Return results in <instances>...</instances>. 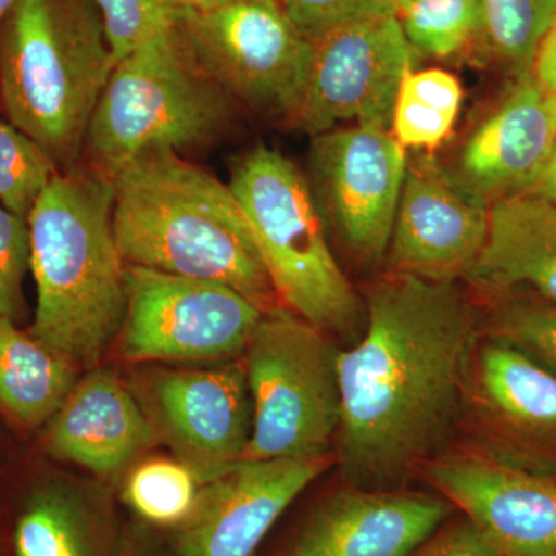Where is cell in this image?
<instances>
[{
	"instance_id": "cell-1",
	"label": "cell",
	"mask_w": 556,
	"mask_h": 556,
	"mask_svg": "<svg viewBox=\"0 0 556 556\" xmlns=\"http://www.w3.org/2000/svg\"><path fill=\"white\" fill-rule=\"evenodd\" d=\"M364 303V336L339 353L336 447L350 485L397 490L455 433L482 325L457 281L388 273Z\"/></svg>"
},
{
	"instance_id": "cell-2",
	"label": "cell",
	"mask_w": 556,
	"mask_h": 556,
	"mask_svg": "<svg viewBox=\"0 0 556 556\" xmlns=\"http://www.w3.org/2000/svg\"><path fill=\"white\" fill-rule=\"evenodd\" d=\"M113 230L126 265L215 281L263 311L277 295L229 185L178 153H150L113 178Z\"/></svg>"
},
{
	"instance_id": "cell-3",
	"label": "cell",
	"mask_w": 556,
	"mask_h": 556,
	"mask_svg": "<svg viewBox=\"0 0 556 556\" xmlns=\"http://www.w3.org/2000/svg\"><path fill=\"white\" fill-rule=\"evenodd\" d=\"M113 179L60 172L28 217L38 303L30 334L75 367L116 342L127 308L126 262L113 230Z\"/></svg>"
},
{
	"instance_id": "cell-4",
	"label": "cell",
	"mask_w": 556,
	"mask_h": 556,
	"mask_svg": "<svg viewBox=\"0 0 556 556\" xmlns=\"http://www.w3.org/2000/svg\"><path fill=\"white\" fill-rule=\"evenodd\" d=\"M115 65L93 0H20L0 21V105L61 172L84 152Z\"/></svg>"
},
{
	"instance_id": "cell-5",
	"label": "cell",
	"mask_w": 556,
	"mask_h": 556,
	"mask_svg": "<svg viewBox=\"0 0 556 556\" xmlns=\"http://www.w3.org/2000/svg\"><path fill=\"white\" fill-rule=\"evenodd\" d=\"M228 185L281 306L327 334L353 338L364 299L334 257L308 177L258 144L236 161Z\"/></svg>"
},
{
	"instance_id": "cell-6",
	"label": "cell",
	"mask_w": 556,
	"mask_h": 556,
	"mask_svg": "<svg viewBox=\"0 0 556 556\" xmlns=\"http://www.w3.org/2000/svg\"><path fill=\"white\" fill-rule=\"evenodd\" d=\"M232 101L207 78L172 30L116 62L91 116L84 155L115 178L150 153H178L214 141Z\"/></svg>"
},
{
	"instance_id": "cell-7",
	"label": "cell",
	"mask_w": 556,
	"mask_h": 556,
	"mask_svg": "<svg viewBox=\"0 0 556 556\" xmlns=\"http://www.w3.org/2000/svg\"><path fill=\"white\" fill-rule=\"evenodd\" d=\"M338 346L291 311H265L244 350L252 433L241 460L320 459L342 415Z\"/></svg>"
},
{
	"instance_id": "cell-8",
	"label": "cell",
	"mask_w": 556,
	"mask_h": 556,
	"mask_svg": "<svg viewBox=\"0 0 556 556\" xmlns=\"http://www.w3.org/2000/svg\"><path fill=\"white\" fill-rule=\"evenodd\" d=\"M175 35L208 79L260 118L295 123L313 61L278 0H212L179 9Z\"/></svg>"
},
{
	"instance_id": "cell-9",
	"label": "cell",
	"mask_w": 556,
	"mask_h": 556,
	"mask_svg": "<svg viewBox=\"0 0 556 556\" xmlns=\"http://www.w3.org/2000/svg\"><path fill=\"white\" fill-rule=\"evenodd\" d=\"M116 346L134 362L228 361L247 350L265 311L215 281L126 265Z\"/></svg>"
},
{
	"instance_id": "cell-10",
	"label": "cell",
	"mask_w": 556,
	"mask_h": 556,
	"mask_svg": "<svg viewBox=\"0 0 556 556\" xmlns=\"http://www.w3.org/2000/svg\"><path fill=\"white\" fill-rule=\"evenodd\" d=\"M407 169V149L391 130L351 126L313 137L311 189L328 232L362 265L387 258Z\"/></svg>"
},
{
	"instance_id": "cell-11",
	"label": "cell",
	"mask_w": 556,
	"mask_h": 556,
	"mask_svg": "<svg viewBox=\"0 0 556 556\" xmlns=\"http://www.w3.org/2000/svg\"><path fill=\"white\" fill-rule=\"evenodd\" d=\"M413 54L397 16L356 22L314 40L308 90L295 124L311 137L348 121L391 130Z\"/></svg>"
},
{
	"instance_id": "cell-12",
	"label": "cell",
	"mask_w": 556,
	"mask_h": 556,
	"mask_svg": "<svg viewBox=\"0 0 556 556\" xmlns=\"http://www.w3.org/2000/svg\"><path fill=\"white\" fill-rule=\"evenodd\" d=\"M426 470L501 556H556V475L489 450L441 455Z\"/></svg>"
},
{
	"instance_id": "cell-13",
	"label": "cell",
	"mask_w": 556,
	"mask_h": 556,
	"mask_svg": "<svg viewBox=\"0 0 556 556\" xmlns=\"http://www.w3.org/2000/svg\"><path fill=\"white\" fill-rule=\"evenodd\" d=\"M144 390V412L160 441L169 445L201 485L243 459L252 433L243 362L155 372Z\"/></svg>"
},
{
	"instance_id": "cell-14",
	"label": "cell",
	"mask_w": 556,
	"mask_h": 556,
	"mask_svg": "<svg viewBox=\"0 0 556 556\" xmlns=\"http://www.w3.org/2000/svg\"><path fill=\"white\" fill-rule=\"evenodd\" d=\"M331 464L320 459L240 460L201 485L195 506L172 529L175 556H252L295 500Z\"/></svg>"
},
{
	"instance_id": "cell-15",
	"label": "cell",
	"mask_w": 556,
	"mask_h": 556,
	"mask_svg": "<svg viewBox=\"0 0 556 556\" xmlns=\"http://www.w3.org/2000/svg\"><path fill=\"white\" fill-rule=\"evenodd\" d=\"M490 207L457 188L434 160L408 163L387 262L390 273L466 280L484 251Z\"/></svg>"
},
{
	"instance_id": "cell-16",
	"label": "cell",
	"mask_w": 556,
	"mask_h": 556,
	"mask_svg": "<svg viewBox=\"0 0 556 556\" xmlns=\"http://www.w3.org/2000/svg\"><path fill=\"white\" fill-rule=\"evenodd\" d=\"M555 146L556 119L548 94L527 73L518 76L506 100L464 139L444 169L457 188L492 207L529 193Z\"/></svg>"
},
{
	"instance_id": "cell-17",
	"label": "cell",
	"mask_w": 556,
	"mask_h": 556,
	"mask_svg": "<svg viewBox=\"0 0 556 556\" xmlns=\"http://www.w3.org/2000/svg\"><path fill=\"white\" fill-rule=\"evenodd\" d=\"M452 507L422 493L350 485L309 515L283 556H409Z\"/></svg>"
},
{
	"instance_id": "cell-18",
	"label": "cell",
	"mask_w": 556,
	"mask_h": 556,
	"mask_svg": "<svg viewBox=\"0 0 556 556\" xmlns=\"http://www.w3.org/2000/svg\"><path fill=\"white\" fill-rule=\"evenodd\" d=\"M144 408L108 369L78 380L47 427V452L108 477L159 442Z\"/></svg>"
},
{
	"instance_id": "cell-19",
	"label": "cell",
	"mask_w": 556,
	"mask_h": 556,
	"mask_svg": "<svg viewBox=\"0 0 556 556\" xmlns=\"http://www.w3.org/2000/svg\"><path fill=\"white\" fill-rule=\"evenodd\" d=\"M466 281L496 300L556 305V204L530 193L493 204L484 251Z\"/></svg>"
},
{
	"instance_id": "cell-20",
	"label": "cell",
	"mask_w": 556,
	"mask_h": 556,
	"mask_svg": "<svg viewBox=\"0 0 556 556\" xmlns=\"http://www.w3.org/2000/svg\"><path fill=\"white\" fill-rule=\"evenodd\" d=\"M473 383L486 412L530 441L556 444V375L518 348L489 339L478 348Z\"/></svg>"
},
{
	"instance_id": "cell-21",
	"label": "cell",
	"mask_w": 556,
	"mask_h": 556,
	"mask_svg": "<svg viewBox=\"0 0 556 556\" xmlns=\"http://www.w3.org/2000/svg\"><path fill=\"white\" fill-rule=\"evenodd\" d=\"M76 367L0 316V412L25 428L49 422L75 387Z\"/></svg>"
},
{
	"instance_id": "cell-22",
	"label": "cell",
	"mask_w": 556,
	"mask_h": 556,
	"mask_svg": "<svg viewBox=\"0 0 556 556\" xmlns=\"http://www.w3.org/2000/svg\"><path fill=\"white\" fill-rule=\"evenodd\" d=\"M13 541L16 556H108V525L80 490L51 482L25 501Z\"/></svg>"
},
{
	"instance_id": "cell-23",
	"label": "cell",
	"mask_w": 556,
	"mask_h": 556,
	"mask_svg": "<svg viewBox=\"0 0 556 556\" xmlns=\"http://www.w3.org/2000/svg\"><path fill=\"white\" fill-rule=\"evenodd\" d=\"M460 102L463 87L452 73L409 70L399 87L391 134L402 148L437 149L455 129Z\"/></svg>"
},
{
	"instance_id": "cell-24",
	"label": "cell",
	"mask_w": 556,
	"mask_h": 556,
	"mask_svg": "<svg viewBox=\"0 0 556 556\" xmlns=\"http://www.w3.org/2000/svg\"><path fill=\"white\" fill-rule=\"evenodd\" d=\"M482 47L518 76L532 73L541 43L556 22V0H482Z\"/></svg>"
},
{
	"instance_id": "cell-25",
	"label": "cell",
	"mask_w": 556,
	"mask_h": 556,
	"mask_svg": "<svg viewBox=\"0 0 556 556\" xmlns=\"http://www.w3.org/2000/svg\"><path fill=\"white\" fill-rule=\"evenodd\" d=\"M200 479L178 459H150L127 478L123 497L139 519L155 529H175L189 517Z\"/></svg>"
},
{
	"instance_id": "cell-26",
	"label": "cell",
	"mask_w": 556,
	"mask_h": 556,
	"mask_svg": "<svg viewBox=\"0 0 556 556\" xmlns=\"http://www.w3.org/2000/svg\"><path fill=\"white\" fill-rule=\"evenodd\" d=\"M397 17L409 46L427 56H453L484 36L482 0H409Z\"/></svg>"
},
{
	"instance_id": "cell-27",
	"label": "cell",
	"mask_w": 556,
	"mask_h": 556,
	"mask_svg": "<svg viewBox=\"0 0 556 556\" xmlns=\"http://www.w3.org/2000/svg\"><path fill=\"white\" fill-rule=\"evenodd\" d=\"M49 153L13 124L0 119V206L27 219L60 174Z\"/></svg>"
},
{
	"instance_id": "cell-28",
	"label": "cell",
	"mask_w": 556,
	"mask_h": 556,
	"mask_svg": "<svg viewBox=\"0 0 556 556\" xmlns=\"http://www.w3.org/2000/svg\"><path fill=\"white\" fill-rule=\"evenodd\" d=\"M489 339L518 348L556 375V305L533 299H500L486 317Z\"/></svg>"
},
{
	"instance_id": "cell-29",
	"label": "cell",
	"mask_w": 556,
	"mask_h": 556,
	"mask_svg": "<svg viewBox=\"0 0 556 556\" xmlns=\"http://www.w3.org/2000/svg\"><path fill=\"white\" fill-rule=\"evenodd\" d=\"M116 62L174 30L175 0H93Z\"/></svg>"
},
{
	"instance_id": "cell-30",
	"label": "cell",
	"mask_w": 556,
	"mask_h": 556,
	"mask_svg": "<svg viewBox=\"0 0 556 556\" xmlns=\"http://www.w3.org/2000/svg\"><path fill=\"white\" fill-rule=\"evenodd\" d=\"M300 35L309 42L356 22L397 16V0H278Z\"/></svg>"
},
{
	"instance_id": "cell-31",
	"label": "cell",
	"mask_w": 556,
	"mask_h": 556,
	"mask_svg": "<svg viewBox=\"0 0 556 556\" xmlns=\"http://www.w3.org/2000/svg\"><path fill=\"white\" fill-rule=\"evenodd\" d=\"M30 255L27 219L0 206V316L13 321L24 308L22 283L30 268Z\"/></svg>"
},
{
	"instance_id": "cell-32",
	"label": "cell",
	"mask_w": 556,
	"mask_h": 556,
	"mask_svg": "<svg viewBox=\"0 0 556 556\" xmlns=\"http://www.w3.org/2000/svg\"><path fill=\"white\" fill-rule=\"evenodd\" d=\"M409 556H501L467 517L438 529Z\"/></svg>"
},
{
	"instance_id": "cell-33",
	"label": "cell",
	"mask_w": 556,
	"mask_h": 556,
	"mask_svg": "<svg viewBox=\"0 0 556 556\" xmlns=\"http://www.w3.org/2000/svg\"><path fill=\"white\" fill-rule=\"evenodd\" d=\"M155 527L139 522L130 526L121 540L116 556H175L169 541L153 532Z\"/></svg>"
},
{
	"instance_id": "cell-34",
	"label": "cell",
	"mask_w": 556,
	"mask_h": 556,
	"mask_svg": "<svg viewBox=\"0 0 556 556\" xmlns=\"http://www.w3.org/2000/svg\"><path fill=\"white\" fill-rule=\"evenodd\" d=\"M532 75L548 97H556V22L541 43Z\"/></svg>"
},
{
	"instance_id": "cell-35",
	"label": "cell",
	"mask_w": 556,
	"mask_h": 556,
	"mask_svg": "<svg viewBox=\"0 0 556 556\" xmlns=\"http://www.w3.org/2000/svg\"><path fill=\"white\" fill-rule=\"evenodd\" d=\"M529 193L556 204V146L547 166Z\"/></svg>"
},
{
	"instance_id": "cell-36",
	"label": "cell",
	"mask_w": 556,
	"mask_h": 556,
	"mask_svg": "<svg viewBox=\"0 0 556 556\" xmlns=\"http://www.w3.org/2000/svg\"><path fill=\"white\" fill-rule=\"evenodd\" d=\"M20 0H0V21L9 14V11L13 9Z\"/></svg>"
},
{
	"instance_id": "cell-37",
	"label": "cell",
	"mask_w": 556,
	"mask_h": 556,
	"mask_svg": "<svg viewBox=\"0 0 556 556\" xmlns=\"http://www.w3.org/2000/svg\"><path fill=\"white\" fill-rule=\"evenodd\" d=\"M179 9H188V7L204 5V3L212 2V0H175Z\"/></svg>"
},
{
	"instance_id": "cell-38",
	"label": "cell",
	"mask_w": 556,
	"mask_h": 556,
	"mask_svg": "<svg viewBox=\"0 0 556 556\" xmlns=\"http://www.w3.org/2000/svg\"><path fill=\"white\" fill-rule=\"evenodd\" d=\"M548 104H551L552 113H554L556 119V97H548Z\"/></svg>"
},
{
	"instance_id": "cell-39",
	"label": "cell",
	"mask_w": 556,
	"mask_h": 556,
	"mask_svg": "<svg viewBox=\"0 0 556 556\" xmlns=\"http://www.w3.org/2000/svg\"><path fill=\"white\" fill-rule=\"evenodd\" d=\"M397 2H399V11H401L402 9H404L405 5H407L409 0H397Z\"/></svg>"
}]
</instances>
